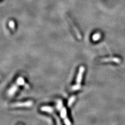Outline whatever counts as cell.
<instances>
[{"label":"cell","instance_id":"cell-9","mask_svg":"<svg viewBox=\"0 0 125 125\" xmlns=\"http://www.w3.org/2000/svg\"><path fill=\"white\" fill-rule=\"evenodd\" d=\"M76 100V96H73L72 97H71L70 98V99L69 100L68 102V106L69 107L71 106L73 104V103L75 102Z\"/></svg>","mask_w":125,"mask_h":125},{"label":"cell","instance_id":"cell-12","mask_svg":"<svg viewBox=\"0 0 125 125\" xmlns=\"http://www.w3.org/2000/svg\"><path fill=\"white\" fill-rule=\"evenodd\" d=\"M64 123L66 125H71V123H70L69 119L67 117L65 118H64Z\"/></svg>","mask_w":125,"mask_h":125},{"label":"cell","instance_id":"cell-11","mask_svg":"<svg viewBox=\"0 0 125 125\" xmlns=\"http://www.w3.org/2000/svg\"><path fill=\"white\" fill-rule=\"evenodd\" d=\"M62 108V103L61 100H59L58 101L57 105V108L58 109H61Z\"/></svg>","mask_w":125,"mask_h":125},{"label":"cell","instance_id":"cell-7","mask_svg":"<svg viewBox=\"0 0 125 125\" xmlns=\"http://www.w3.org/2000/svg\"><path fill=\"white\" fill-rule=\"evenodd\" d=\"M16 83L19 85H23L26 84L24 79L22 77H19L18 78L16 81Z\"/></svg>","mask_w":125,"mask_h":125},{"label":"cell","instance_id":"cell-6","mask_svg":"<svg viewBox=\"0 0 125 125\" xmlns=\"http://www.w3.org/2000/svg\"><path fill=\"white\" fill-rule=\"evenodd\" d=\"M41 110L44 112L51 113L53 111V108L50 106H43L41 108Z\"/></svg>","mask_w":125,"mask_h":125},{"label":"cell","instance_id":"cell-4","mask_svg":"<svg viewBox=\"0 0 125 125\" xmlns=\"http://www.w3.org/2000/svg\"><path fill=\"white\" fill-rule=\"evenodd\" d=\"M100 62H115L116 63H120L122 62L119 58L118 57H106V58H102L100 60Z\"/></svg>","mask_w":125,"mask_h":125},{"label":"cell","instance_id":"cell-10","mask_svg":"<svg viewBox=\"0 0 125 125\" xmlns=\"http://www.w3.org/2000/svg\"><path fill=\"white\" fill-rule=\"evenodd\" d=\"M100 38H101V34L100 33H97L94 34L93 35V37H92L93 40L94 41L99 40Z\"/></svg>","mask_w":125,"mask_h":125},{"label":"cell","instance_id":"cell-13","mask_svg":"<svg viewBox=\"0 0 125 125\" xmlns=\"http://www.w3.org/2000/svg\"><path fill=\"white\" fill-rule=\"evenodd\" d=\"M10 27L11 28L12 30H14L15 29V25L13 21H10Z\"/></svg>","mask_w":125,"mask_h":125},{"label":"cell","instance_id":"cell-8","mask_svg":"<svg viewBox=\"0 0 125 125\" xmlns=\"http://www.w3.org/2000/svg\"><path fill=\"white\" fill-rule=\"evenodd\" d=\"M61 116L62 118H65L67 116V111L65 107H62L61 111Z\"/></svg>","mask_w":125,"mask_h":125},{"label":"cell","instance_id":"cell-3","mask_svg":"<svg viewBox=\"0 0 125 125\" xmlns=\"http://www.w3.org/2000/svg\"><path fill=\"white\" fill-rule=\"evenodd\" d=\"M66 18H67L68 21L70 24V26L72 27V28H73V31L75 32L76 37H77V38L78 39H79V40H80V39H81V34L79 32V31L78 30V29L77 28V27L75 26V25L74 24V23L73 22V21L72 20L71 18H70L69 17H67Z\"/></svg>","mask_w":125,"mask_h":125},{"label":"cell","instance_id":"cell-2","mask_svg":"<svg viewBox=\"0 0 125 125\" xmlns=\"http://www.w3.org/2000/svg\"><path fill=\"white\" fill-rule=\"evenodd\" d=\"M33 105V102L32 101H28L23 102H16L10 104V106L12 107H29Z\"/></svg>","mask_w":125,"mask_h":125},{"label":"cell","instance_id":"cell-1","mask_svg":"<svg viewBox=\"0 0 125 125\" xmlns=\"http://www.w3.org/2000/svg\"><path fill=\"white\" fill-rule=\"evenodd\" d=\"M85 68L84 66H81L79 69V72H78V75L77 76L76 79V84L73 85L72 88V91H77L78 90H80L81 89V83L83 79V74L84 72Z\"/></svg>","mask_w":125,"mask_h":125},{"label":"cell","instance_id":"cell-5","mask_svg":"<svg viewBox=\"0 0 125 125\" xmlns=\"http://www.w3.org/2000/svg\"><path fill=\"white\" fill-rule=\"evenodd\" d=\"M19 85L18 84H17L16 83L15 84L13 85L12 87H11L10 89L8 91V95L10 96H12L17 91V89H18V87Z\"/></svg>","mask_w":125,"mask_h":125}]
</instances>
